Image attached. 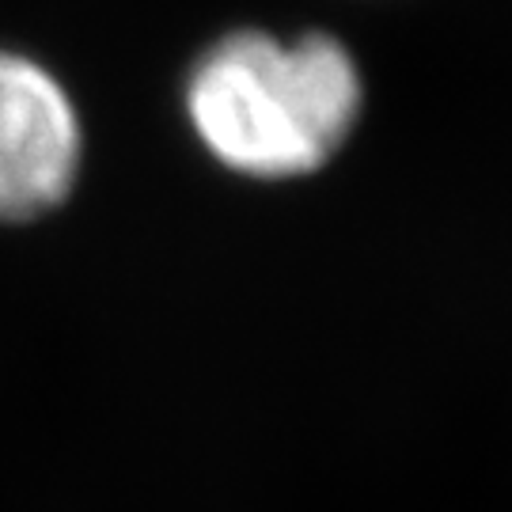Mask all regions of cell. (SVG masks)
<instances>
[{"label":"cell","instance_id":"7a4b0ae2","mask_svg":"<svg viewBox=\"0 0 512 512\" xmlns=\"http://www.w3.org/2000/svg\"><path fill=\"white\" fill-rule=\"evenodd\" d=\"M84 129L38 61L0 50V224L46 217L73 194Z\"/></svg>","mask_w":512,"mask_h":512},{"label":"cell","instance_id":"6da1fadb","mask_svg":"<svg viewBox=\"0 0 512 512\" xmlns=\"http://www.w3.org/2000/svg\"><path fill=\"white\" fill-rule=\"evenodd\" d=\"M361 69L334 35L277 38L232 31L186 76L183 107L202 148L258 183L300 179L327 164L361 118Z\"/></svg>","mask_w":512,"mask_h":512}]
</instances>
